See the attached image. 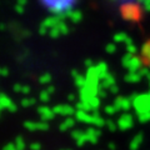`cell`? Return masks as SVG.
I'll use <instances>...</instances> for the list:
<instances>
[{
  "label": "cell",
  "instance_id": "6da1fadb",
  "mask_svg": "<svg viewBox=\"0 0 150 150\" xmlns=\"http://www.w3.org/2000/svg\"><path fill=\"white\" fill-rule=\"evenodd\" d=\"M41 4L53 13H63L69 10L76 3V0H40Z\"/></svg>",
  "mask_w": 150,
  "mask_h": 150
},
{
  "label": "cell",
  "instance_id": "7a4b0ae2",
  "mask_svg": "<svg viewBox=\"0 0 150 150\" xmlns=\"http://www.w3.org/2000/svg\"><path fill=\"white\" fill-rule=\"evenodd\" d=\"M75 110H76L75 108H73L71 105H68V104H59L53 108V111L55 115H64V116L75 115V112H76Z\"/></svg>",
  "mask_w": 150,
  "mask_h": 150
},
{
  "label": "cell",
  "instance_id": "3957f363",
  "mask_svg": "<svg viewBox=\"0 0 150 150\" xmlns=\"http://www.w3.org/2000/svg\"><path fill=\"white\" fill-rule=\"evenodd\" d=\"M38 112H39V115H40L41 120H43V121H46V123H48L49 120H53V119H54V116H55L53 109H50V108L45 106V105H44V106L38 108Z\"/></svg>",
  "mask_w": 150,
  "mask_h": 150
},
{
  "label": "cell",
  "instance_id": "277c9868",
  "mask_svg": "<svg viewBox=\"0 0 150 150\" xmlns=\"http://www.w3.org/2000/svg\"><path fill=\"white\" fill-rule=\"evenodd\" d=\"M0 106H1L3 109H6V110L11 111V112L16 111V105L9 99L5 94H0Z\"/></svg>",
  "mask_w": 150,
  "mask_h": 150
},
{
  "label": "cell",
  "instance_id": "5b68a950",
  "mask_svg": "<svg viewBox=\"0 0 150 150\" xmlns=\"http://www.w3.org/2000/svg\"><path fill=\"white\" fill-rule=\"evenodd\" d=\"M71 138L75 140V143H76L78 146H81V145L88 142V139H86V134L85 133H83L81 130H79V129H75L71 131Z\"/></svg>",
  "mask_w": 150,
  "mask_h": 150
},
{
  "label": "cell",
  "instance_id": "8992f818",
  "mask_svg": "<svg viewBox=\"0 0 150 150\" xmlns=\"http://www.w3.org/2000/svg\"><path fill=\"white\" fill-rule=\"evenodd\" d=\"M75 120L84 121V123H91V120H93V115L88 114L86 111L76 110V112H75Z\"/></svg>",
  "mask_w": 150,
  "mask_h": 150
},
{
  "label": "cell",
  "instance_id": "52a82bcc",
  "mask_svg": "<svg viewBox=\"0 0 150 150\" xmlns=\"http://www.w3.org/2000/svg\"><path fill=\"white\" fill-rule=\"evenodd\" d=\"M74 124H75V119H73V118H68V119H65L62 124L59 125V129H60V131H67V130H70L74 126Z\"/></svg>",
  "mask_w": 150,
  "mask_h": 150
},
{
  "label": "cell",
  "instance_id": "ba28073f",
  "mask_svg": "<svg viewBox=\"0 0 150 150\" xmlns=\"http://www.w3.org/2000/svg\"><path fill=\"white\" fill-rule=\"evenodd\" d=\"M85 134H86V139H88V142L95 143V139H96V133H95V130H94V129H89Z\"/></svg>",
  "mask_w": 150,
  "mask_h": 150
},
{
  "label": "cell",
  "instance_id": "9c48e42d",
  "mask_svg": "<svg viewBox=\"0 0 150 150\" xmlns=\"http://www.w3.org/2000/svg\"><path fill=\"white\" fill-rule=\"evenodd\" d=\"M36 103V100L35 99H33V98H25V99H23L21 100V106H24V108H29V106H31V105H34Z\"/></svg>",
  "mask_w": 150,
  "mask_h": 150
},
{
  "label": "cell",
  "instance_id": "30bf717a",
  "mask_svg": "<svg viewBox=\"0 0 150 150\" xmlns=\"http://www.w3.org/2000/svg\"><path fill=\"white\" fill-rule=\"evenodd\" d=\"M15 146L19 150H24L25 149V142H24V139H23L21 137H18L16 138V140H15Z\"/></svg>",
  "mask_w": 150,
  "mask_h": 150
},
{
  "label": "cell",
  "instance_id": "8fae6325",
  "mask_svg": "<svg viewBox=\"0 0 150 150\" xmlns=\"http://www.w3.org/2000/svg\"><path fill=\"white\" fill-rule=\"evenodd\" d=\"M49 129V124L46 121H36V130H48Z\"/></svg>",
  "mask_w": 150,
  "mask_h": 150
},
{
  "label": "cell",
  "instance_id": "7c38bea8",
  "mask_svg": "<svg viewBox=\"0 0 150 150\" xmlns=\"http://www.w3.org/2000/svg\"><path fill=\"white\" fill-rule=\"evenodd\" d=\"M24 126H25V129L30 131H36V121H25Z\"/></svg>",
  "mask_w": 150,
  "mask_h": 150
},
{
  "label": "cell",
  "instance_id": "4fadbf2b",
  "mask_svg": "<svg viewBox=\"0 0 150 150\" xmlns=\"http://www.w3.org/2000/svg\"><path fill=\"white\" fill-rule=\"evenodd\" d=\"M40 100L43 103H48L50 100V94L48 93V90H44L40 93Z\"/></svg>",
  "mask_w": 150,
  "mask_h": 150
},
{
  "label": "cell",
  "instance_id": "5bb4252c",
  "mask_svg": "<svg viewBox=\"0 0 150 150\" xmlns=\"http://www.w3.org/2000/svg\"><path fill=\"white\" fill-rule=\"evenodd\" d=\"M88 103V104L89 105H90V108H91V109H95V108L98 106V105H99V100H98L96 99V98H93V99H90V100H89V101H86Z\"/></svg>",
  "mask_w": 150,
  "mask_h": 150
},
{
  "label": "cell",
  "instance_id": "9a60e30c",
  "mask_svg": "<svg viewBox=\"0 0 150 150\" xmlns=\"http://www.w3.org/2000/svg\"><path fill=\"white\" fill-rule=\"evenodd\" d=\"M3 150H16V146H15V143H8L3 148Z\"/></svg>",
  "mask_w": 150,
  "mask_h": 150
},
{
  "label": "cell",
  "instance_id": "2e32d148",
  "mask_svg": "<svg viewBox=\"0 0 150 150\" xmlns=\"http://www.w3.org/2000/svg\"><path fill=\"white\" fill-rule=\"evenodd\" d=\"M91 124H95V125H101L103 121L100 118H98L96 115H93V120H91Z\"/></svg>",
  "mask_w": 150,
  "mask_h": 150
},
{
  "label": "cell",
  "instance_id": "e0dca14e",
  "mask_svg": "<svg viewBox=\"0 0 150 150\" xmlns=\"http://www.w3.org/2000/svg\"><path fill=\"white\" fill-rule=\"evenodd\" d=\"M41 144L40 143H31L30 144V150H40Z\"/></svg>",
  "mask_w": 150,
  "mask_h": 150
},
{
  "label": "cell",
  "instance_id": "ac0fdd59",
  "mask_svg": "<svg viewBox=\"0 0 150 150\" xmlns=\"http://www.w3.org/2000/svg\"><path fill=\"white\" fill-rule=\"evenodd\" d=\"M49 79H50L49 75H44V76L40 79V81H41V83H48V81H49Z\"/></svg>",
  "mask_w": 150,
  "mask_h": 150
},
{
  "label": "cell",
  "instance_id": "d6986e66",
  "mask_svg": "<svg viewBox=\"0 0 150 150\" xmlns=\"http://www.w3.org/2000/svg\"><path fill=\"white\" fill-rule=\"evenodd\" d=\"M30 91V89L28 88V86H23V89H21V93H24V94H28Z\"/></svg>",
  "mask_w": 150,
  "mask_h": 150
},
{
  "label": "cell",
  "instance_id": "ffe728a7",
  "mask_svg": "<svg viewBox=\"0 0 150 150\" xmlns=\"http://www.w3.org/2000/svg\"><path fill=\"white\" fill-rule=\"evenodd\" d=\"M21 89H23V86H20V85H15V86H14V90H15L16 93L21 91Z\"/></svg>",
  "mask_w": 150,
  "mask_h": 150
},
{
  "label": "cell",
  "instance_id": "44dd1931",
  "mask_svg": "<svg viewBox=\"0 0 150 150\" xmlns=\"http://www.w3.org/2000/svg\"><path fill=\"white\" fill-rule=\"evenodd\" d=\"M68 99H69L70 101H73V100L75 99V98H74V95H69V98H68Z\"/></svg>",
  "mask_w": 150,
  "mask_h": 150
},
{
  "label": "cell",
  "instance_id": "7402d4cb",
  "mask_svg": "<svg viewBox=\"0 0 150 150\" xmlns=\"http://www.w3.org/2000/svg\"><path fill=\"white\" fill-rule=\"evenodd\" d=\"M1 110H3V108H1V106H0V111H1Z\"/></svg>",
  "mask_w": 150,
  "mask_h": 150
},
{
  "label": "cell",
  "instance_id": "603a6c76",
  "mask_svg": "<svg viewBox=\"0 0 150 150\" xmlns=\"http://www.w3.org/2000/svg\"><path fill=\"white\" fill-rule=\"evenodd\" d=\"M63 150H69V149H63Z\"/></svg>",
  "mask_w": 150,
  "mask_h": 150
}]
</instances>
